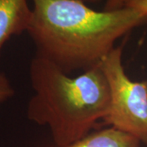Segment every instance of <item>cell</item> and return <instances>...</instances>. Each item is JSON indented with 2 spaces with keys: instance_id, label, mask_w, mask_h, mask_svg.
I'll return each instance as SVG.
<instances>
[{
  "instance_id": "5",
  "label": "cell",
  "mask_w": 147,
  "mask_h": 147,
  "mask_svg": "<svg viewBox=\"0 0 147 147\" xmlns=\"http://www.w3.org/2000/svg\"><path fill=\"white\" fill-rule=\"evenodd\" d=\"M141 142L130 134L110 127L92 131L66 146L56 147H141Z\"/></svg>"
},
{
  "instance_id": "6",
  "label": "cell",
  "mask_w": 147,
  "mask_h": 147,
  "mask_svg": "<svg viewBox=\"0 0 147 147\" xmlns=\"http://www.w3.org/2000/svg\"><path fill=\"white\" fill-rule=\"evenodd\" d=\"M15 94L9 79L4 74L0 73V105L11 98Z\"/></svg>"
},
{
  "instance_id": "4",
  "label": "cell",
  "mask_w": 147,
  "mask_h": 147,
  "mask_svg": "<svg viewBox=\"0 0 147 147\" xmlns=\"http://www.w3.org/2000/svg\"><path fill=\"white\" fill-rule=\"evenodd\" d=\"M31 18L28 0H0V53L11 37L28 31Z\"/></svg>"
},
{
  "instance_id": "2",
  "label": "cell",
  "mask_w": 147,
  "mask_h": 147,
  "mask_svg": "<svg viewBox=\"0 0 147 147\" xmlns=\"http://www.w3.org/2000/svg\"><path fill=\"white\" fill-rule=\"evenodd\" d=\"M30 76L34 94L28 103L27 117L38 125L48 126L57 146L76 142L102 124L110 96L100 65L69 77L36 54Z\"/></svg>"
},
{
  "instance_id": "1",
  "label": "cell",
  "mask_w": 147,
  "mask_h": 147,
  "mask_svg": "<svg viewBox=\"0 0 147 147\" xmlns=\"http://www.w3.org/2000/svg\"><path fill=\"white\" fill-rule=\"evenodd\" d=\"M28 33L37 55L69 74L98 67L117 40L147 22L129 7L96 11L80 0H32Z\"/></svg>"
},
{
  "instance_id": "8",
  "label": "cell",
  "mask_w": 147,
  "mask_h": 147,
  "mask_svg": "<svg viewBox=\"0 0 147 147\" xmlns=\"http://www.w3.org/2000/svg\"><path fill=\"white\" fill-rule=\"evenodd\" d=\"M124 0H105L103 10L115 11L123 7Z\"/></svg>"
},
{
  "instance_id": "7",
  "label": "cell",
  "mask_w": 147,
  "mask_h": 147,
  "mask_svg": "<svg viewBox=\"0 0 147 147\" xmlns=\"http://www.w3.org/2000/svg\"><path fill=\"white\" fill-rule=\"evenodd\" d=\"M123 7L134 9L147 16V0H124Z\"/></svg>"
},
{
  "instance_id": "9",
  "label": "cell",
  "mask_w": 147,
  "mask_h": 147,
  "mask_svg": "<svg viewBox=\"0 0 147 147\" xmlns=\"http://www.w3.org/2000/svg\"><path fill=\"white\" fill-rule=\"evenodd\" d=\"M82 2H84L87 4H97L99 3H101L103 0H80Z\"/></svg>"
},
{
  "instance_id": "3",
  "label": "cell",
  "mask_w": 147,
  "mask_h": 147,
  "mask_svg": "<svg viewBox=\"0 0 147 147\" xmlns=\"http://www.w3.org/2000/svg\"><path fill=\"white\" fill-rule=\"evenodd\" d=\"M123 46L115 47L100 63L109 86L110 109L102 124L147 144V80L133 81L122 62Z\"/></svg>"
}]
</instances>
